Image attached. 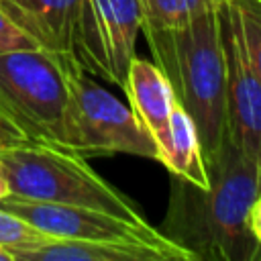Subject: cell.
Returning <instances> with one entry per match:
<instances>
[{"label":"cell","instance_id":"cell-11","mask_svg":"<svg viewBox=\"0 0 261 261\" xmlns=\"http://www.w3.org/2000/svg\"><path fill=\"white\" fill-rule=\"evenodd\" d=\"M16 261H192L179 247L151 243L53 239L47 245L22 251Z\"/></svg>","mask_w":261,"mask_h":261},{"label":"cell","instance_id":"cell-5","mask_svg":"<svg viewBox=\"0 0 261 261\" xmlns=\"http://www.w3.org/2000/svg\"><path fill=\"white\" fill-rule=\"evenodd\" d=\"M69 94V149L88 157L137 155L159 159L155 141L137 114L100 86L75 59L63 57Z\"/></svg>","mask_w":261,"mask_h":261},{"label":"cell","instance_id":"cell-15","mask_svg":"<svg viewBox=\"0 0 261 261\" xmlns=\"http://www.w3.org/2000/svg\"><path fill=\"white\" fill-rule=\"evenodd\" d=\"M249 57L261 77V0H232Z\"/></svg>","mask_w":261,"mask_h":261},{"label":"cell","instance_id":"cell-12","mask_svg":"<svg viewBox=\"0 0 261 261\" xmlns=\"http://www.w3.org/2000/svg\"><path fill=\"white\" fill-rule=\"evenodd\" d=\"M159 163H163L171 175H177L200 188L208 186L206 159L196 124L179 106V102L171 112L169 133L163 147L159 149Z\"/></svg>","mask_w":261,"mask_h":261},{"label":"cell","instance_id":"cell-7","mask_svg":"<svg viewBox=\"0 0 261 261\" xmlns=\"http://www.w3.org/2000/svg\"><path fill=\"white\" fill-rule=\"evenodd\" d=\"M0 208L12 212L14 216L22 218L31 226L53 239L151 243L161 247H177L169 239H165L159 228L151 226L149 222H135L86 206L39 202V200H27L6 194L4 198H0Z\"/></svg>","mask_w":261,"mask_h":261},{"label":"cell","instance_id":"cell-16","mask_svg":"<svg viewBox=\"0 0 261 261\" xmlns=\"http://www.w3.org/2000/svg\"><path fill=\"white\" fill-rule=\"evenodd\" d=\"M20 47H37L4 12L2 2H0V53L20 49Z\"/></svg>","mask_w":261,"mask_h":261},{"label":"cell","instance_id":"cell-9","mask_svg":"<svg viewBox=\"0 0 261 261\" xmlns=\"http://www.w3.org/2000/svg\"><path fill=\"white\" fill-rule=\"evenodd\" d=\"M8 18L41 49L80 63L84 0H0Z\"/></svg>","mask_w":261,"mask_h":261},{"label":"cell","instance_id":"cell-1","mask_svg":"<svg viewBox=\"0 0 261 261\" xmlns=\"http://www.w3.org/2000/svg\"><path fill=\"white\" fill-rule=\"evenodd\" d=\"M206 188L171 175L159 230L192 261H259L261 245L249 230L247 214L261 188V167L226 137L206 161Z\"/></svg>","mask_w":261,"mask_h":261},{"label":"cell","instance_id":"cell-3","mask_svg":"<svg viewBox=\"0 0 261 261\" xmlns=\"http://www.w3.org/2000/svg\"><path fill=\"white\" fill-rule=\"evenodd\" d=\"M0 169L12 196L86 206L135 222H147L133 200L102 179L86 163V157L71 149L24 139L0 147Z\"/></svg>","mask_w":261,"mask_h":261},{"label":"cell","instance_id":"cell-13","mask_svg":"<svg viewBox=\"0 0 261 261\" xmlns=\"http://www.w3.org/2000/svg\"><path fill=\"white\" fill-rule=\"evenodd\" d=\"M226 2L228 0H139L143 31L175 29L206 12L220 10Z\"/></svg>","mask_w":261,"mask_h":261},{"label":"cell","instance_id":"cell-20","mask_svg":"<svg viewBox=\"0 0 261 261\" xmlns=\"http://www.w3.org/2000/svg\"><path fill=\"white\" fill-rule=\"evenodd\" d=\"M8 194V186H6V179H4V173L0 169V198H4Z\"/></svg>","mask_w":261,"mask_h":261},{"label":"cell","instance_id":"cell-2","mask_svg":"<svg viewBox=\"0 0 261 261\" xmlns=\"http://www.w3.org/2000/svg\"><path fill=\"white\" fill-rule=\"evenodd\" d=\"M151 57L167 75L175 100L196 124L204 159L226 139V65L220 10L169 31H143Z\"/></svg>","mask_w":261,"mask_h":261},{"label":"cell","instance_id":"cell-19","mask_svg":"<svg viewBox=\"0 0 261 261\" xmlns=\"http://www.w3.org/2000/svg\"><path fill=\"white\" fill-rule=\"evenodd\" d=\"M0 261H16V259H14L12 251H8V249L0 247Z\"/></svg>","mask_w":261,"mask_h":261},{"label":"cell","instance_id":"cell-17","mask_svg":"<svg viewBox=\"0 0 261 261\" xmlns=\"http://www.w3.org/2000/svg\"><path fill=\"white\" fill-rule=\"evenodd\" d=\"M247 224H249V230H251L253 239L261 245V188H259V192L255 194V198H253V202L249 206Z\"/></svg>","mask_w":261,"mask_h":261},{"label":"cell","instance_id":"cell-8","mask_svg":"<svg viewBox=\"0 0 261 261\" xmlns=\"http://www.w3.org/2000/svg\"><path fill=\"white\" fill-rule=\"evenodd\" d=\"M226 65V137L261 167V77L249 57L234 2L220 8Z\"/></svg>","mask_w":261,"mask_h":261},{"label":"cell","instance_id":"cell-14","mask_svg":"<svg viewBox=\"0 0 261 261\" xmlns=\"http://www.w3.org/2000/svg\"><path fill=\"white\" fill-rule=\"evenodd\" d=\"M51 241H53V237L37 230L35 226L24 222L22 218H18L12 212L0 208V247L12 251L14 259H16L18 253L41 247V245H47Z\"/></svg>","mask_w":261,"mask_h":261},{"label":"cell","instance_id":"cell-10","mask_svg":"<svg viewBox=\"0 0 261 261\" xmlns=\"http://www.w3.org/2000/svg\"><path fill=\"white\" fill-rule=\"evenodd\" d=\"M122 92L128 98L130 110L137 114L145 130L155 141V147L159 153L169 133L171 112L177 106V100L167 75L157 67L155 61L135 55L128 63Z\"/></svg>","mask_w":261,"mask_h":261},{"label":"cell","instance_id":"cell-4","mask_svg":"<svg viewBox=\"0 0 261 261\" xmlns=\"http://www.w3.org/2000/svg\"><path fill=\"white\" fill-rule=\"evenodd\" d=\"M0 112L27 141L69 149V94L63 57L41 47L0 53Z\"/></svg>","mask_w":261,"mask_h":261},{"label":"cell","instance_id":"cell-18","mask_svg":"<svg viewBox=\"0 0 261 261\" xmlns=\"http://www.w3.org/2000/svg\"><path fill=\"white\" fill-rule=\"evenodd\" d=\"M18 141H24L22 133L0 112V147L12 145V143H18Z\"/></svg>","mask_w":261,"mask_h":261},{"label":"cell","instance_id":"cell-6","mask_svg":"<svg viewBox=\"0 0 261 261\" xmlns=\"http://www.w3.org/2000/svg\"><path fill=\"white\" fill-rule=\"evenodd\" d=\"M141 31L139 0H84L80 65L122 90Z\"/></svg>","mask_w":261,"mask_h":261}]
</instances>
